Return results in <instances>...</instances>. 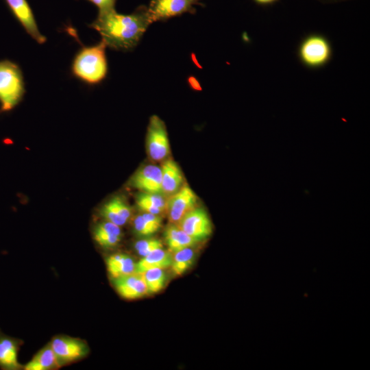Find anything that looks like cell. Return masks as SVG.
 Returning <instances> with one entry per match:
<instances>
[{"label":"cell","mask_w":370,"mask_h":370,"mask_svg":"<svg viewBox=\"0 0 370 370\" xmlns=\"http://www.w3.org/2000/svg\"><path fill=\"white\" fill-rule=\"evenodd\" d=\"M100 214L106 221L121 227L130 219L132 210L123 198L116 196L102 206Z\"/></svg>","instance_id":"14"},{"label":"cell","mask_w":370,"mask_h":370,"mask_svg":"<svg viewBox=\"0 0 370 370\" xmlns=\"http://www.w3.org/2000/svg\"><path fill=\"white\" fill-rule=\"evenodd\" d=\"M132 185L149 193H163L161 167L149 164L139 169L132 179Z\"/></svg>","instance_id":"12"},{"label":"cell","mask_w":370,"mask_h":370,"mask_svg":"<svg viewBox=\"0 0 370 370\" xmlns=\"http://www.w3.org/2000/svg\"><path fill=\"white\" fill-rule=\"evenodd\" d=\"M60 367L49 342L39 349L25 365L24 370H56Z\"/></svg>","instance_id":"18"},{"label":"cell","mask_w":370,"mask_h":370,"mask_svg":"<svg viewBox=\"0 0 370 370\" xmlns=\"http://www.w3.org/2000/svg\"><path fill=\"white\" fill-rule=\"evenodd\" d=\"M172 254L163 248L158 249L136 262V272L143 273L150 269H164L171 267Z\"/></svg>","instance_id":"20"},{"label":"cell","mask_w":370,"mask_h":370,"mask_svg":"<svg viewBox=\"0 0 370 370\" xmlns=\"http://www.w3.org/2000/svg\"><path fill=\"white\" fill-rule=\"evenodd\" d=\"M106 269L111 279L136 273V262L125 254L117 253L109 256L106 260Z\"/></svg>","instance_id":"17"},{"label":"cell","mask_w":370,"mask_h":370,"mask_svg":"<svg viewBox=\"0 0 370 370\" xmlns=\"http://www.w3.org/2000/svg\"><path fill=\"white\" fill-rule=\"evenodd\" d=\"M258 5H268L277 2L278 0H253Z\"/></svg>","instance_id":"28"},{"label":"cell","mask_w":370,"mask_h":370,"mask_svg":"<svg viewBox=\"0 0 370 370\" xmlns=\"http://www.w3.org/2000/svg\"><path fill=\"white\" fill-rule=\"evenodd\" d=\"M24 82L19 66L10 61L0 62V103L3 111L14 108L25 92Z\"/></svg>","instance_id":"4"},{"label":"cell","mask_w":370,"mask_h":370,"mask_svg":"<svg viewBox=\"0 0 370 370\" xmlns=\"http://www.w3.org/2000/svg\"><path fill=\"white\" fill-rule=\"evenodd\" d=\"M49 343L60 367L83 360L90 351L85 340L64 334L54 336Z\"/></svg>","instance_id":"5"},{"label":"cell","mask_w":370,"mask_h":370,"mask_svg":"<svg viewBox=\"0 0 370 370\" xmlns=\"http://www.w3.org/2000/svg\"><path fill=\"white\" fill-rule=\"evenodd\" d=\"M297 56L299 62L308 69L326 66L333 57V48L328 38L318 32L305 35L298 44Z\"/></svg>","instance_id":"3"},{"label":"cell","mask_w":370,"mask_h":370,"mask_svg":"<svg viewBox=\"0 0 370 370\" xmlns=\"http://www.w3.org/2000/svg\"><path fill=\"white\" fill-rule=\"evenodd\" d=\"M114 289L123 298L134 300L148 295L147 286L140 273L111 279Z\"/></svg>","instance_id":"11"},{"label":"cell","mask_w":370,"mask_h":370,"mask_svg":"<svg viewBox=\"0 0 370 370\" xmlns=\"http://www.w3.org/2000/svg\"><path fill=\"white\" fill-rule=\"evenodd\" d=\"M95 5H96L99 10V12L104 11L110 9L114 8V5L116 0H87Z\"/></svg>","instance_id":"27"},{"label":"cell","mask_w":370,"mask_h":370,"mask_svg":"<svg viewBox=\"0 0 370 370\" xmlns=\"http://www.w3.org/2000/svg\"><path fill=\"white\" fill-rule=\"evenodd\" d=\"M14 16L26 32L38 43L45 42L46 38L40 32L31 7L27 0H5Z\"/></svg>","instance_id":"10"},{"label":"cell","mask_w":370,"mask_h":370,"mask_svg":"<svg viewBox=\"0 0 370 370\" xmlns=\"http://www.w3.org/2000/svg\"><path fill=\"white\" fill-rule=\"evenodd\" d=\"M93 237L99 245L110 249L120 243L122 231L120 226L105 221L96 225L93 231Z\"/></svg>","instance_id":"15"},{"label":"cell","mask_w":370,"mask_h":370,"mask_svg":"<svg viewBox=\"0 0 370 370\" xmlns=\"http://www.w3.org/2000/svg\"><path fill=\"white\" fill-rule=\"evenodd\" d=\"M197 201L196 194L186 184L171 195L166 201L165 210L169 223H178L187 212L195 208Z\"/></svg>","instance_id":"9"},{"label":"cell","mask_w":370,"mask_h":370,"mask_svg":"<svg viewBox=\"0 0 370 370\" xmlns=\"http://www.w3.org/2000/svg\"><path fill=\"white\" fill-rule=\"evenodd\" d=\"M21 339L5 334L0 330V369L21 370L22 365L18 359Z\"/></svg>","instance_id":"13"},{"label":"cell","mask_w":370,"mask_h":370,"mask_svg":"<svg viewBox=\"0 0 370 370\" xmlns=\"http://www.w3.org/2000/svg\"><path fill=\"white\" fill-rule=\"evenodd\" d=\"M151 23L147 6L140 5L129 14L118 13L115 8L99 12L90 27L99 33L107 47L125 51L138 44Z\"/></svg>","instance_id":"1"},{"label":"cell","mask_w":370,"mask_h":370,"mask_svg":"<svg viewBox=\"0 0 370 370\" xmlns=\"http://www.w3.org/2000/svg\"><path fill=\"white\" fill-rule=\"evenodd\" d=\"M136 205L138 208L142 210L143 212H147L151 214H160L163 210L160 209L158 207H156L150 204L140 201H136Z\"/></svg>","instance_id":"26"},{"label":"cell","mask_w":370,"mask_h":370,"mask_svg":"<svg viewBox=\"0 0 370 370\" xmlns=\"http://www.w3.org/2000/svg\"><path fill=\"white\" fill-rule=\"evenodd\" d=\"M136 201H144L162 210H166L167 200L162 193H141L138 195Z\"/></svg>","instance_id":"25"},{"label":"cell","mask_w":370,"mask_h":370,"mask_svg":"<svg viewBox=\"0 0 370 370\" xmlns=\"http://www.w3.org/2000/svg\"><path fill=\"white\" fill-rule=\"evenodd\" d=\"M140 273L143 274L148 295L157 293L165 286L166 276L164 269H150Z\"/></svg>","instance_id":"22"},{"label":"cell","mask_w":370,"mask_h":370,"mask_svg":"<svg viewBox=\"0 0 370 370\" xmlns=\"http://www.w3.org/2000/svg\"><path fill=\"white\" fill-rule=\"evenodd\" d=\"M197 242L208 238L212 232V224L207 212L202 208H194L177 223Z\"/></svg>","instance_id":"8"},{"label":"cell","mask_w":370,"mask_h":370,"mask_svg":"<svg viewBox=\"0 0 370 370\" xmlns=\"http://www.w3.org/2000/svg\"><path fill=\"white\" fill-rule=\"evenodd\" d=\"M162 192L171 195L176 193L183 182L182 173L173 160H166L161 166Z\"/></svg>","instance_id":"16"},{"label":"cell","mask_w":370,"mask_h":370,"mask_svg":"<svg viewBox=\"0 0 370 370\" xmlns=\"http://www.w3.org/2000/svg\"><path fill=\"white\" fill-rule=\"evenodd\" d=\"M327 1H345V0H327Z\"/></svg>","instance_id":"29"},{"label":"cell","mask_w":370,"mask_h":370,"mask_svg":"<svg viewBox=\"0 0 370 370\" xmlns=\"http://www.w3.org/2000/svg\"><path fill=\"white\" fill-rule=\"evenodd\" d=\"M133 227L136 234L142 237L150 236L160 230L148 222L142 214L134 218Z\"/></svg>","instance_id":"23"},{"label":"cell","mask_w":370,"mask_h":370,"mask_svg":"<svg viewBox=\"0 0 370 370\" xmlns=\"http://www.w3.org/2000/svg\"><path fill=\"white\" fill-rule=\"evenodd\" d=\"M106 47L102 40L95 45L83 47L73 61V74L88 84L100 83L108 73Z\"/></svg>","instance_id":"2"},{"label":"cell","mask_w":370,"mask_h":370,"mask_svg":"<svg viewBox=\"0 0 370 370\" xmlns=\"http://www.w3.org/2000/svg\"><path fill=\"white\" fill-rule=\"evenodd\" d=\"M146 141L147 152L152 160L161 161L169 154L166 128L164 121L156 115H153L149 119Z\"/></svg>","instance_id":"7"},{"label":"cell","mask_w":370,"mask_h":370,"mask_svg":"<svg viewBox=\"0 0 370 370\" xmlns=\"http://www.w3.org/2000/svg\"><path fill=\"white\" fill-rule=\"evenodd\" d=\"M192 247H186L173 252L171 267L175 275H182L194 264L196 252Z\"/></svg>","instance_id":"21"},{"label":"cell","mask_w":370,"mask_h":370,"mask_svg":"<svg viewBox=\"0 0 370 370\" xmlns=\"http://www.w3.org/2000/svg\"><path fill=\"white\" fill-rule=\"evenodd\" d=\"M134 248L140 256L144 257L154 250L163 248V244L157 238H145L137 241Z\"/></svg>","instance_id":"24"},{"label":"cell","mask_w":370,"mask_h":370,"mask_svg":"<svg viewBox=\"0 0 370 370\" xmlns=\"http://www.w3.org/2000/svg\"><path fill=\"white\" fill-rule=\"evenodd\" d=\"M164 240L170 251L193 247L198 242L184 232L177 223H170L164 230Z\"/></svg>","instance_id":"19"},{"label":"cell","mask_w":370,"mask_h":370,"mask_svg":"<svg viewBox=\"0 0 370 370\" xmlns=\"http://www.w3.org/2000/svg\"><path fill=\"white\" fill-rule=\"evenodd\" d=\"M201 0H151L147 6L153 23L164 21L184 13L195 14V5H201Z\"/></svg>","instance_id":"6"}]
</instances>
